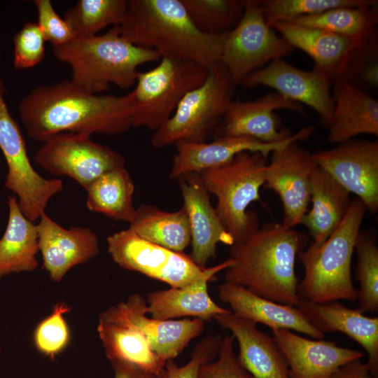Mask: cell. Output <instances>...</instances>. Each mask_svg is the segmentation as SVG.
I'll list each match as a JSON object with an SVG mask.
<instances>
[{"instance_id":"6da1fadb","label":"cell","mask_w":378,"mask_h":378,"mask_svg":"<svg viewBox=\"0 0 378 378\" xmlns=\"http://www.w3.org/2000/svg\"><path fill=\"white\" fill-rule=\"evenodd\" d=\"M18 112L28 136L41 142L64 132L115 135L132 127L130 92L92 94L71 80L36 87L20 101Z\"/></svg>"},{"instance_id":"7a4b0ae2","label":"cell","mask_w":378,"mask_h":378,"mask_svg":"<svg viewBox=\"0 0 378 378\" xmlns=\"http://www.w3.org/2000/svg\"><path fill=\"white\" fill-rule=\"evenodd\" d=\"M306 242L305 236L294 228L267 223L230 246L234 264L226 270L225 281L272 301L297 307L300 298L295 263Z\"/></svg>"},{"instance_id":"3957f363","label":"cell","mask_w":378,"mask_h":378,"mask_svg":"<svg viewBox=\"0 0 378 378\" xmlns=\"http://www.w3.org/2000/svg\"><path fill=\"white\" fill-rule=\"evenodd\" d=\"M121 35L161 57L188 61L209 69L220 62L227 33L209 35L191 20L181 0H128Z\"/></svg>"},{"instance_id":"277c9868","label":"cell","mask_w":378,"mask_h":378,"mask_svg":"<svg viewBox=\"0 0 378 378\" xmlns=\"http://www.w3.org/2000/svg\"><path fill=\"white\" fill-rule=\"evenodd\" d=\"M52 52L59 61L69 65L74 83L96 94L107 90L110 84L122 89L134 86L138 67L161 59L157 51L125 38L118 25L102 34L74 37L53 47Z\"/></svg>"},{"instance_id":"5b68a950","label":"cell","mask_w":378,"mask_h":378,"mask_svg":"<svg viewBox=\"0 0 378 378\" xmlns=\"http://www.w3.org/2000/svg\"><path fill=\"white\" fill-rule=\"evenodd\" d=\"M367 211L365 204L356 197L351 200L339 227L321 246H309L298 253L304 267L303 278L298 286L300 300L315 303L357 300L351 261L356 237Z\"/></svg>"},{"instance_id":"8992f818","label":"cell","mask_w":378,"mask_h":378,"mask_svg":"<svg viewBox=\"0 0 378 378\" xmlns=\"http://www.w3.org/2000/svg\"><path fill=\"white\" fill-rule=\"evenodd\" d=\"M267 160L260 153L244 151L223 165L199 173L207 192L216 197V211L234 243L259 228L257 214L248 206L260 200Z\"/></svg>"},{"instance_id":"52a82bcc","label":"cell","mask_w":378,"mask_h":378,"mask_svg":"<svg viewBox=\"0 0 378 378\" xmlns=\"http://www.w3.org/2000/svg\"><path fill=\"white\" fill-rule=\"evenodd\" d=\"M236 85L219 62L208 69L205 80L181 100L172 117L155 131L150 144L162 148L179 141L206 142L233 101Z\"/></svg>"},{"instance_id":"ba28073f","label":"cell","mask_w":378,"mask_h":378,"mask_svg":"<svg viewBox=\"0 0 378 378\" xmlns=\"http://www.w3.org/2000/svg\"><path fill=\"white\" fill-rule=\"evenodd\" d=\"M208 70L191 62L161 57L146 71H138L132 102V126L156 131L172 117L183 97L205 80Z\"/></svg>"},{"instance_id":"9c48e42d","label":"cell","mask_w":378,"mask_h":378,"mask_svg":"<svg viewBox=\"0 0 378 378\" xmlns=\"http://www.w3.org/2000/svg\"><path fill=\"white\" fill-rule=\"evenodd\" d=\"M6 92L0 74V149L7 164L4 186L16 196L25 217L35 223L51 198L62 190L63 181L45 178L32 166L21 130L7 106Z\"/></svg>"},{"instance_id":"30bf717a","label":"cell","mask_w":378,"mask_h":378,"mask_svg":"<svg viewBox=\"0 0 378 378\" xmlns=\"http://www.w3.org/2000/svg\"><path fill=\"white\" fill-rule=\"evenodd\" d=\"M294 48L265 20L262 1L246 0L244 13L225 36L220 62L237 86L268 62L292 53Z\"/></svg>"},{"instance_id":"8fae6325","label":"cell","mask_w":378,"mask_h":378,"mask_svg":"<svg viewBox=\"0 0 378 378\" xmlns=\"http://www.w3.org/2000/svg\"><path fill=\"white\" fill-rule=\"evenodd\" d=\"M43 143L34 161L52 175L71 178L85 190L105 172L125 167L120 153L88 134L59 133Z\"/></svg>"},{"instance_id":"7c38bea8","label":"cell","mask_w":378,"mask_h":378,"mask_svg":"<svg viewBox=\"0 0 378 378\" xmlns=\"http://www.w3.org/2000/svg\"><path fill=\"white\" fill-rule=\"evenodd\" d=\"M108 252L120 267L162 281L172 288L184 287L202 276L204 268L190 255L148 241L131 228L109 235Z\"/></svg>"},{"instance_id":"4fadbf2b","label":"cell","mask_w":378,"mask_h":378,"mask_svg":"<svg viewBox=\"0 0 378 378\" xmlns=\"http://www.w3.org/2000/svg\"><path fill=\"white\" fill-rule=\"evenodd\" d=\"M293 142L271 153L265 170V187L277 193L282 202L281 224L293 228L308 211L311 181L318 165L309 150Z\"/></svg>"},{"instance_id":"5bb4252c","label":"cell","mask_w":378,"mask_h":378,"mask_svg":"<svg viewBox=\"0 0 378 378\" xmlns=\"http://www.w3.org/2000/svg\"><path fill=\"white\" fill-rule=\"evenodd\" d=\"M318 167L349 193H354L372 214L378 210V142L350 139L313 153Z\"/></svg>"},{"instance_id":"9a60e30c","label":"cell","mask_w":378,"mask_h":378,"mask_svg":"<svg viewBox=\"0 0 378 378\" xmlns=\"http://www.w3.org/2000/svg\"><path fill=\"white\" fill-rule=\"evenodd\" d=\"M147 314L146 300L141 294L134 293L125 301L108 307L99 318L136 328L164 361L178 356L205 328V322L199 318L160 320L148 316Z\"/></svg>"},{"instance_id":"2e32d148","label":"cell","mask_w":378,"mask_h":378,"mask_svg":"<svg viewBox=\"0 0 378 378\" xmlns=\"http://www.w3.org/2000/svg\"><path fill=\"white\" fill-rule=\"evenodd\" d=\"M241 84L247 88L258 85L273 88L286 99L314 109L326 126L331 121L334 105L332 83L326 74L314 69L304 71L278 58L249 74Z\"/></svg>"},{"instance_id":"e0dca14e","label":"cell","mask_w":378,"mask_h":378,"mask_svg":"<svg viewBox=\"0 0 378 378\" xmlns=\"http://www.w3.org/2000/svg\"><path fill=\"white\" fill-rule=\"evenodd\" d=\"M314 132L313 127H303L286 139L276 143H265L250 137L232 136L214 137L210 142L179 141L174 144L176 153L169 178L177 180L189 173H200L220 167L244 151L260 153L268 158L272 151L290 143L307 139Z\"/></svg>"},{"instance_id":"ac0fdd59","label":"cell","mask_w":378,"mask_h":378,"mask_svg":"<svg viewBox=\"0 0 378 378\" xmlns=\"http://www.w3.org/2000/svg\"><path fill=\"white\" fill-rule=\"evenodd\" d=\"M38 220V248L43 267L52 281H60L71 268L99 254V238L91 228H65L46 212Z\"/></svg>"},{"instance_id":"d6986e66","label":"cell","mask_w":378,"mask_h":378,"mask_svg":"<svg viewBox=\"0 0 378 378\" xmlns=\"http://www.w3.org/2000/svg\"><path fill=\"white\" fill-rule=\"evenodd\" d=\"M283 108L304 113L301 104L277 92L268 93L253 101L233 100L213 137L246 136L265 143L284 141L291 134L287 129L279 128V120L274 113Z\"/></svg>"},{"instance_id":"ffe728a7","label":"cell","mask_w":378,"mask_h":378,"mask_svg":"<svg viewBox=\"0 0 378 378\" xmlns=\"http://www.w3.org/2000/svg\"><path fill=\"white\" fill-rule=\"evenodd\" d=\"M177 180L190 224V256L196 265L204 268L208 261L216 256L218 243L230 246L234 239L211 205L199 173H189Z\"/></svg>"},{"instance_id":"44dd1931","label":"cell","mask_w":378,"mask_h":378,"mask_svg":"<svg viewBox=\"0 0 378 378\" xmlns=\"http://www.w3.org/2000/svg\"><path fill=\"white\" fill-rule=\"evenodd\" d=\"M272 332L287 361L290 378H328L342 365L364 355L335 342L310 340L287 329H272Z\"/></svg>"},{"instance_id":"7402d4cb","label":"cell","mask_w":378,"mask_h":378,"mask_svg":"<svg viewBox=\"0 0 378 378\" xmlns=\"http://www.w3.org/2000/svg\"><path fill=\"white\" fill-rule=\"evenodd\" d=\"M234 264V260L230 257L216 265L206 267L200 277L184 287H170L149 293L146 300L148 314L160 320L192 316L205 322L217 316L231 313L230 309L218 305L210 298L208 283L217 273Z\"/></svg>"},{"instance_id":"603a6c76","label":"cell","mask_w":378,"mask_h":378,"mask_svg":"<svg viewBox=\"0 0 378 378\" xmlns=\"http://www.w3.org/2000/svg\"><path fill=\"white\" fill-rule=\"evenodd\" d=\"M317 330L340 332L359 344L368 354L365 363L370 373L378 377V317L364 315L356 308L339 300L315 303L300 300L297 306Z\"/></svg>"},{"instance_id":"cb8c5ba5","label":"cell","mask_w":378,"mask_h":378,"mask_svg":"<svg viewBox=\"0 0 378 378\" xmlns=\"http://www.w3.org/2000/svg\"><path fill=\"white\" fill-rule=\"evenodd\" d=\"M214 319L237 340L238 360L252 378H290L288 365L275 340L260 330L256 323L232 312Z\"/></svg>"},{"instance_id":"d4e9b609","label":"cell","mask_w":378,"mask_h":378,"mask_svg":"<svg viewBox=\"0 0 378 378\" xmlns=\"http://www.w3.org/2000/svg\"><path fill=\"white\" fill-rule=\"evenodd\" d=\"M220 300L227 304L234 315L271 329L295 330L321 340L324 333L317 330L298 307L278 303L253 293L246 288L225 281L218 287Z\"/></svg>"},{"instance_id":"484cf974","label":"cell","mask_w":378,"mask_h":378,"mask_svg":"<svg viewBox=\"0 0 378 378\" xmlns=\"http://www.w3.org/2000/svg\"><path fill=\"white\" fill-rule=\"evenodd\" d=\"M332 88L333 113L328 139L342 144L360 134L378 136V101L354 83L337 80Z\"/></svg>"},{"instance_id":"4316f807","label":"cell","mask_w":378,"mask_h":378,"mask_svg":"<svg viewBox=\"0 0 378 378\" xmlns=\"http://www.w3.org/2000/svg\"><path fill=\"white\" fill-rule=\"evenodd\" d=\"M312 208L301 224L309 230L312 246H321L339 227L350 205V193L329 174L317 167L312 177Z\"/></svg>"},{"instance_id":"83f0119b","label":"cell","mask_w":378,"mask_h":378,"mask_svg":"<svg viewBox=\"0 0 378 378\" xmlns=\"http://www.w3.org/2000/svg\"><path fill=\"white\" fill-rule=\"evenodd\" d=\"M8 217L0 239V279L6 275L37 268L39 251L36 224L22 212L17 197L8 199Z\"/></svg>"},{"instance_id":"f1b7e54d","label":"cell","mask_w":378,"mask_h":378,"mask_svg":"<svg viewBox=\"0 0 378 378\" xmlns=\"http://www.w3.org/2000/svg\"><path fill=\"white\" fill-rule=\"evenodd\" d=\"M97 332L111 362L128 363L155 376L162 371L166 361L153 350L148 340L136 328L99 318Z\"/></svg>"},{"instance_id":"f546056e","label":"cell","mask_w":378,"mask_h":378,"mask_svg":"<svg viewBox=\"0 0 378 378\" xmlns=\"http://www.w3.org/2000/svg\"><path fill=\"white\" fill-rule=\"evenodd\" d=\"M271 27L294 49L309 55L314 62V70L328 75L330 78L351 43L348 38L319 28L286 22L274 23Z\"/></svg>"},{"instance_id":"4dcf8cb0","label":"cell","mask_w":378,"mask_h":378,"mask_svg":"<svg viewBox=\"0 0 378 378\" xmlns=\"http://www.w3.org/2000/svg\"><path fill=\"white\" fill-rule=\"evenodd\" d=\"M129 227L141 238L174 251L183 252L190 244L188 216L183 206L168 212L142 204L136 208Z\"/></svg>"},{"instance_id":"1f68e13d","label":"cell","mask_w":378,"mask_h":378,"mask_svg":"<svg viewBox=\"0 0 378 378\" xmlns=\"http://www.w3.org/2000/svg\"><path fill=\"white\" fill-rule=\"evenodd\" d=\"M134 181L125 167L108 171L86 189V206L115 220L130 223L135 215Z\"/></svg>"},{"instance_id":"d6a6232c","label":"cell","mask_w":378,"mask_h":378,"mask_svg":"<svg viewBox=\"0 0 378 378\" xmlns=\"http://www.w3.org/2000/svg\"><path fill=\"white\" fill-rule=\"evenodd\" d=\"M286 22L322 29L360 42L377 33V5L339 7Z\"/></svg>"},{"instance_id":"836d02e7","label":"cell","mask_w":378,"mask_h":378,"mask_svg":"<svg viewBox=\"0 0 378 378\" xmlns=\"http://www.w3.org/2000/svg\"><path fill=\"white\" fill-rule=\"evenodd\" d=\"M127 12L125 0H79L65 12L64 19L74 37L90 36L108 25L121 24Z\"/></svg>"},{"instance_id":"e575fe53","label":"cell","mask_w":378,"mask_h":378,"mask_svg":"<svg viewBox=\"0 0 378 378\" xmlns=\"http://www.w3.org/2000/svg\"><path fill=\"white\" fill-rule=\"evenodd\" d=\"M354 251L357 255L356 280L359 283L357 309L361 313L378 312V246L374 232L360 230Z\"/></svg>"},{"instance_id":"d590c367","label":"cell","mask_w":378,"mask_h":378,"mask_svg":"<svg viewBox=\"0 0 378 378\" xmlns=\"http://www.w3.org/2000/svg\"><path fill=\"white\" fill-rule=\"evenodd\" d=\"M191 20L204 34L219 35L228 32L240 20L246 1L181 0Z\"/></svg>"},{"instance_id":"8d00e7d4","label":"cell","mask_w":378,"mask_h":378,"mask_svg":"<svg viewBox=\"0 0 378 378\" xmlns=\"http://www.w3.org/2000/svg\"><path fill=\"white\" fill-rule=\"evenodd\" d=\"M378 5L374 0H267L262 1L265 20L269 26L279 22L308 16L345 6Z\"/></svg>"},{"instance_id":"74e56055","label":"cell","mask_w":378,"mask_h":378,"mask_svg":"<svg viewBox=\"0 0 378 378\" xmlns=\"http://www.w3.org/2000/svg\"><path fill=\"white\" fill-rule=\"evenodd\" d=\"M69 309L66 304L58 303L51 314L37 326L34 340L41 353L52 358L68 344L70 333L64 314Z\"/></svg>"},{"instance_id":"f35d334b","label":"cell","mask_w":378,"mask_h":378,"mask_svg":"<svg viewBox=\"0 0 378 378\" xmlns=\"http://www.w3.org/2000/svg\"><path fill=\"white\" fill-rule=\"evenodd\" d=\"M46 38L34 22H27L13 36V66L24 69L38 64L44 58Z\"/></svg>"},{"instance_id":"ab89813d","label":"cell","mask_w":378,"mask_h":378,"mask_svg":"<svg viewBox=\"0 0 378 378\" xmlns=\"http://www.w3.org/2000/svg\"><path fill=\"white\" fill-rule=\"evenodd\" d=\"M222 338L220 335L203 338L194 347L190 360L186 365L178 366L172 359L167 360L156 378H198L201 366L218 354Z\"/></svg>"},{"instance_id":"60d3db41","label":"cell","mask_w":378,"mask_h":378,"mask_svg":"<svg viewBox=\"0 0 378 378\" xmlns=\"http://www.w3.org/2000/svg\"><path fill=\"white\" fill-rule=\"evenodd\" d=\"M234 340L232 335L223 337L217 360L203 364L198 378H252L238 360Z\"/></svg>"},{"instance_id":"b9f144b4","label":"cell","mask_w":378,"mask_h":378,"mask_svg":"<svg viewBox=\"0 0 378 378\" xmlns=\"http://www.w3.org/2000/svg\"><path fill=\"white\" fill-rule=\"evenodd\" d=\"M34 2L37 10L36 24L53 47L62 46L74 38L69 24L57 14L50 0Z\"/></svg>"},{"instance_id":"7bdbcfd3","label":"cell","mask_w":378,"mask_h":378,"mask_svg":"<svg viewBox=\"0 0 378 378\" xmlns=\"http://www.w3.org/2000/svg\"><path fill=\"white\" fill-rule=\"evenodd\" d=\"M328 378H376L360 359L350 361L340 367Z\"/></svg>"},{"instance_id":"ee69618b","label":"cell","mask_w":378,"mask_h":378,"mask_svg":"<svg viewBox=\"0 0 378 378\" xmlns=\"http://www.w3.org/2000/svg\"><path fill=\"white\" fill-rule=\"evenodd\" d=\"M114 370V378H156L151 374L134 365L122 362H111Z\"/></svg>"},{"instance_id":"f6af8a7d","label":"cell","mask_w":378,"mask_h":378,"mask_svg":"<svg viewBox=\"0 0 378 378\" xmlns=\"http://www.w3.org/2000/svg\"><path fill=\"white\" fill-rule=\"evenodd\" d=\"M366 85L373 88L378 86L377 59L368 64L360 74L358 79Z\"/></svg>"},{"instance_id":"bcb514c9","label":"cell","mask_w":378,"mask_h":378,"mask_svg":"<svg viewBox=\"0 0 378 378\" xmlns=\"http://www.w3.org/2000/svg\"><path fill=\"white\" fill-rule=\"evenodd\" d=\"M0 351H1V347H0Z\"/></svg>"}]
</instances>
